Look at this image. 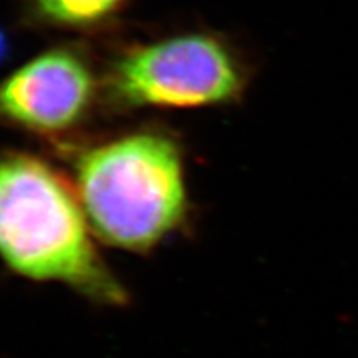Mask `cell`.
<instances>
[{
    "label": "cell",
    "instance_id": "8992f818",
    "mask_svg": "<svg viewBox=\"0 0 358 358\" xmlns=\"http://www.w3.org/2000/svg\"><path fill=\"white\" fill-rule=\"evenodd\" d=\"M7 52V38L3 37L2 30H0V60H2V57L6 55Z\"/></svg>",
    "mask_w": 358,
    "mask_h": 358
},
{
    "label": "cell",
    "instance_id": "3957f363",
    "mask_svg": "<svg viewBox=\"0 0 358 358\" xmlns=\"http://www.w3.org/2000/svg\"><path fill=\"white\" fill-rule=\"evenodd\" d=\"M245 80L227 43L192 32L123 52L110 69L108 90L131 108H203L237 100Z\"/></svg>",
    "mask_w": 358,
    "mask_h": 358
},
{
    "label": "cell",
    "instance_id": "7a4b0ae2",
    "mask_svg": "<svg viewBox=\"0 0 358 358\" xmlns=\"http://www.w3.org/2000/svg\"><path fill=\"white\" fill-rule=\"evenodd\" d=\"M98 243L148 254L186 222V168L176 141L134 131L87 148L73 161V182Z\"/></svg>",
    "mask_w": 358,
    "mask_h": 358
},
{
    "label": "cell",
    "instance_id": "277c9868",
    "mask_svg": "<svg viewBox=\"0 0 358 358\" xmlns=\"http://www.w3.org/2000/svg\"><path fill=\"white\" fill-rule=\"evenodd\" d=\"M96 80L70 48L30 58L0 82V122L37 134L69 131L87 116Z\"/></svg>",
    "mask_w": 358,
    "mask_h": 358
},
{
    "label": "cell",
    "instance_id": "5b68a950",
    "mask_svg": "<svg viewBox=\"0 0 358 358\" xmlns=\"http://www.w3.org/2000/svg\"><path fill=\"white\" fill-rule=\"evenodd\" d=\"M127 0H29V10L57 29H90L113 17Z\"/></svg>",
    "mask_w": 358,
    "mask_h": 358
},
{
    "label": "cell",
    "instance_id": "6da1fadb",
    "mask_svg": "<svg viewBox=\"0 0 358 358\" xmlns=\"http://www.w3.org/2000/svg\"><path fill=\"white\" fill-rule=\"evenodd\" d=\"M0 262L106 307L129 297L98 249L73 185L38 156L0 151Z\"/></svg>",
    "mask_w": 358,
    "mask_h": 358
}]
</instances>
